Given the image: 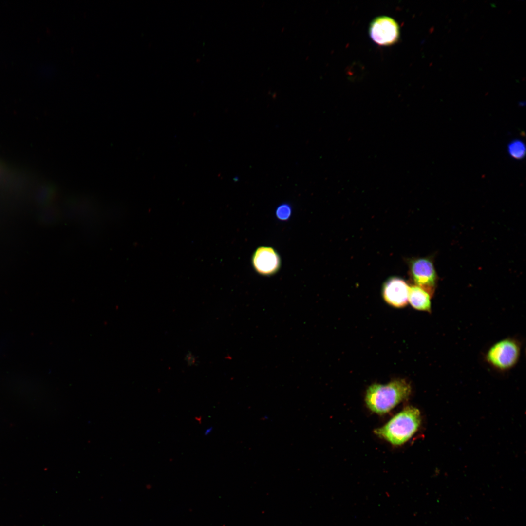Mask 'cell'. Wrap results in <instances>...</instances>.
Segmentation results:
<instances>
[{"instance_id":"cell-12","label":"cell","mask_w":526,"mask_h":526,"mask_svg":"<svg viewBox=\"0 0 526 526\" xmlns=\"http://www.w3.org/2000/svg\"><path fill=\"white\" fill-rule=\"evenodd\" d=\"M212 430H213V427H211V426L209 427V428H207L205 430V432H204V435L205 436H207V435H208L209 434H210L211 433Z\"/></svg>"},{"instance_id":"cell-1","label":"cell","mask_w":526,"mask_h":526,"mask_svg":"<svg viewBox=\"0 0 526 526\" xmlns=\"http://www.w3.org/2000/svg\"><path fill=\"white\" fill-rule=\"evenodd\" d=\"M411 391L410 384L404 379H395L386 384L375 383L367 389L365 402L371 411L383 414L406 399Z\"/></svg>"},{"instance_id":"cell-2","label":"cell","mask_w":526,"mask_h":526,"mask_svg":"<svg viewBox=\"0 0 526 526\" xmlns=\"http://www.w3.org/2000/svg\"><path fill=\"white\" fill-rule=\"evenodd\" d=\"M420 423L419 410L413 406H407L384 426L376 429L374 432L394 445H400L415 433Z\"/></svg>"},{"instance_id":"cell-9","label":"cell","mask_w":526,"mask_h":526,"mask_svg":"<svg viewBox=\"0 0 526 526\" xmlns=\"http://www.w3.org/2000/svg\"><path fill=\"white\" fill-rule=\"evenodd\" d=\"M508 151L513 158L521 159L525 155L526 147L521 140H513L508 145Z\"/></svg>"},{"instance_id":"cell-3","label":"cell","mask_w":526,"mask_h":526,"mask_svg":"<svg viewBox=\"0 0 526 526\" xmlns=\"http://www.w3.org/2000/svg\"><path fill=\"white\" fill-rule=\"evenodd\" d=\"M521 345L516 339L507 338L494 343L487 351L485 359L496 370L505 371L514 367L521 355Z\"/></svg>"},{"instance_id":"cell-10","label":"cell","mask_w":526,"mask_h":526,"mask_svg":"<svg viewBox=\"0 0 526 526\" xmlns=\"http://www.w3.org/2000/svg\"><path fill=\"white\" fill-rule=\"evenodd\" d=\"M292 215V207L286 203L280 205L276 208L275 215L277 218L282 221L288 220Z\"/></svg>"},{"instance_id":"cell-4","label":"cell","mask_w":526,"mask_h":526,"mask_svg":"<svg viewBox=\"0 0 526 526\" xmlns=\"http://www.w3.org/2000/svg\"><path fill=\"white\" fill-rule=\"evenodd\" d=\"M408 265L409 276L414 285L424 289L432 296L438 280L432 258L428 257L409 259Z\"/></svg>"},{"instance_id":"cell-8","label":"cell","mask_w":526,"mask_h":526,"mask_svg":"<svg viewBox=\"0 0 526 526\" xmlns=\"http://www.w3.org/2000/svg\"><path fill=\"white\" fill-rule=\"evenodd\" d=\"M431 297L428 292L417 285H412L409 287L408 301L416 310L430 312Z\"/></svg>"},{"instance_id":"cell-7","label":"cell","mask_w":526,"mask_h":526,"mask_svg":"<svg viewBox=\"0 0 526 526\" xmlns=\"http://www.w3.org/2000/svg\"><path fill=\"white\" fill-rule=\"evenodd\" d=\"M409 286L398 277L388 278L382 287V295L385 302L394 308H403L408 302Z\"/></svg>"},{"instance_id":"cell-6","label":"cell","mask_w":526,"mask_h":526,"mask_svg":"<svg viewBox=\"0 0 526 526\" xmlns=\"http://www.w3.org/2000/svg\"><path fill=\"white\" fill-rule=\"evenodd\" d=\"M251 263L254 270L264 276H272L280 270L281 259L277 251L270 246L258 247L251 257Z\"/></svg>"},{"instance_id":"cell-11","label":"cell","mask_w":526,"mask_h":526,"mask_svg":"<svg viewBox=\"0 0 526 526\" xmlns=\"http://www.w3.org/2000/svg\"><path fill=\"white\" fill-rule=\"evenodd\" d=\"M185 359L186 360L188 365H192L196 362V358L191 353L189 352L186 356Z\"/></svg>"},{"instance_id":"cell-5","label":"cell","mask_w":526,"mask_h":526,"mask_svg":"<svg viewBox=\"0 0 526 526\" xmlns=\"http://www.w3.org/2000/svg\"><path fill=\"white\" fill-rule=\"evenodd\" d=\"M369 31L371 39L381 46H389L397 42L400 35L397 23L388 16H379L374 19Z\"/></svg>"}]
</instances>
